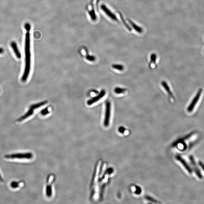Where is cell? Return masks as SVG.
Returning <instances> with one entry per match:
<instances>
[{"mask_svg":"<svg viewBox=\"0 0 204 204\" xmlns=\"http://www.w3.org/2000/svg\"><path fill=\"white\" fill-rule=\"evenodd\" d=\"M30 34L29 32L26 33L25 45V68L22 75L21 80L22 82H26L29 77L31 68V53L30 45Z\"/></svg>","mask_w":204,"mask_h":204,"instance_id":"6da1fadb","label":"cell"},{"mask_svg":"<svg viewBox=\"0 0 204 204\" xmlns=\"http://www.w3.org/2000/svg\"><path fill=\"white\" fill-rule=\"evenodd\" d=\"M33 154L30 152H17L11 154H6L4 158L7 160H30L33 159Z\"/></svg>","mask_w":204,"mask_h":204,"instance_id":"7a4b0ae2","label":"cell"},{"mask_svg":"<svg viewBox=\"0 0 204 204\" xmlns=\"http://www.w3.org/2000/svg\"><path fill=\"white\" fill-rule=\"evenodd\" d=\"M111 109V104L110 101H108L105 103V117H104V125L106 127L109 126L110 123Z\"/></svg>","mask_w":204,"mask_h":204,"instance_id":"3957f363","label":"cell"},{"mask_svg":"<svg viewBox=\"0 0 204 204\" xmlns=\"http://www.w3.org/2000/svg\"><path fill=\"white\" fill-rule=\"evenodd\" d=\"M202 89H200L199 90L196 96H195L194 98L192 101L191 104L189 105L187 109V111L188 112H192L195 106H196V103H197L201 95V93H202Z\"/></svg>","mask_w":204,"mask_h":204,"instance_id":"277c9868","label":"cell"},{"mask_svg":"<svg viewBox=\"0 0 204 204\" xmlns=\"http://www.w3.org/2000/svg\"><path fill=\"white\" fill-rule=\"evenodd\" d=\"M34 109L31 106H30L29 109H28V111L24 115L21 116L20 117L18 118L17 119L16 121L18 123H21L22 122L24 121L26 119L29 118L31 116L33 115Z\"/></svg>","mask_w":204,"mask_h":204,"instance_id":"5b68a950","label":"cell"},{"mask_svg":"<svg viewBox=\"0 0 204 204\" xmlns=\"http://www.w3.org/2000/svg\"><path fill=\"white\" fill-rule=\"evenodd\" d=\"M105 94V91L104 90H102L100 94H99L97 96L94 97L92 98L91 99H90L89 101H88L87 102V104L88 105H92L94 103H96V102H98V101L100 100L102 98L104 97V96Z\"/></svg>","mask_w":204,"mask_h":204,"instance_id":"8992f818","label":"cell"},{"mask_svg":"<svg viewBox=\"0 0 204 204\" xmlns=\"http://www.w3.org/2000/svg\"><path fill=\"white\" fill-rule=\"evenodd\" d=\"M161 85L163 88H164L165 91L167 92L168 95L169 99H170V101H173L174 100L175 98L174 97V94H173L172 92H171L170 86L165 81H163L161 82Z\"/></svg>","mask_w":204,"mask_h":204,"instance_id":"52a82bcc","label":"cell"},{"mask_svg":"<svg viewBox=\"0 0 204 204\" xmlns=\"http://www.w3.org/2000/svg\"><path fill=\"white\" fill-rule=\"evenodd\" d=\"M190 161L191 162L192 165L193 167L195 172H196L198 177L200 179H202L203 178L202 175L201 174L200 170L198 169V167L197 165H196V161H195L193 156H192V155L190 156Z\"/></svg>","mask_w":204,"mask_h":204,"instance_id":"ba28073f","label":"cell"},{"mask_svg":"<svg viewBox=\"0 0 204 204\" xmlns=\"http://www.w3.org/2000/svg\"><path fill=\"white\" fill-rule=\"evenodd\" d=\"M53 176H49V180H48V183H47L46 190V196L48 197H50L52 195V181H53Z\"/></svg>","mask_w":204,"mask_h":204,"instance_id":"9c48e42d","label":"cell"},{"mask_svg":"<svg viewBox=\"0 0 204 204\" xmlns=\"http://www.w3.org/2000/svg\"><path fill=\"white\" fill-rule=\"evenodd\" d=\"M176 159L182 164L183 166L186 169V170L189 173H192V171L191 167L188 165V164L186 163V162L185 161V160H184L181 156H179V155H177V156H176Z\"/></svg>","mask_w":204,"mask_h":204,"instance_id":"30bf717a","label":"cell"},{"mask_svg":"<svg viewBox=\"0 0 204 204\" xmlns=\"http://www.w3.org/2000/svg\"><path fill=\"white\" fill-rule=\"evenodd\" d=\"M11 46L12 48H13L14 52L15 54H16L17 58L18 59H21V54L20 52L18 49V47H17V43L14 41L12 42L11 43Z\"/></svg>","mask_w":204,"mask_h":204,"instance_id":"8fae6325","label":"cell"},{"mask_svg":"<svg viewBox=\"0 0 204 204\" xmlns=\"http://www.w3.org/2000/svg\"><path fill=\"white\" fill-rule=\"evenodd\" d=\"M156 57L155 54L152 55L150 57V61L149 63V67L151 68H155L156 63Z\"/></svg>","mask_w":204,"mask_h":204,"instance_id":"7c38bea8","label":"cell"},{"mask_svg":"<svg viewBox=\"0 0 204 204\" xmlns=\"http://www.w3.org/2000/svg\"><path fill=\"white\" fill-rule=\"evenodd\" d=\"M21 183L20 182L13 181L11 182L10 184V186L12 189H17L21 187Z\"/></svg>","mask_w":204,"mask_h":204,"instance_id":"4fadbf2b","label":"cell"},{"mask_svg":"<svg viewBox=\"0 0 204 204\" xmlns=\"http://www.w3.org/2000/svg\"><path fill=\"white\" fill-rule=\"evenodd\" d=\"M47 103H48V102H47V101H46L41 102L40 103H37V104H33V105H31V106H32L34 110H35V109H38V108H40V107L45 105L46 104H47Z\"/></svg>","mask_w":204,"mask_h":204,"instance_id":"5bb4252c","label":"cell"},{"mask_svg":"<svg viewBox=\"0 0 204 204\" xmlns=\"http://www.w3.org/2000/svg\"><path fill=\"white\" fill-rule=\"evenodd\" d=\"M114 92L116 94H125L127 91V90L125 89H123V88H115L114 89Z\"/></svg>","mask_w":204,"mask_h":204,"instance_id":"9a60e30c","label":"cell"},{"mask_svg":"<svg viewBox=\"0 0 204 204\" xmlns=\"http://www.w3.org/2000/svg\"><path fill=\"white\" fill-rule=\"evenodd\" d=\"M112 67L113 68L116 70L122 71L124 69V66L120 64H113L112 65Z\"/></svg>","mask_w":204,"mask_h":204,"instance_id":"2e32d148","label":"cell"},{"mask_svg":"<svg viewBox=\"0 0 204 204\" xmlns=\"http://www.w3.org/2000/svg\"><path fill=\"white\" fill-rule=\"evenodd\" d=\"M193 132L191 133V134H188V135H186V136H185V137H184V138H183V139H180V140L179 141H176V142H175V143H174V145H177V144L178 143L181 142L183 141L184 140H187V139H189V138H190V137H191L192 135V134H193Z\"/></svg>","mask_w":204,"mask_h":204,"instance_id":"e0dca14e","label":"cell"},{"mask_svg":"<svg viewBox=\"0 0 204 204\" xmlns=\"http://www.w3.org/2000/svg\"><path fill=\"white\" fill-rule=\"evenodd\" d=\"M49 113L48 108H45L41 111V114L42 115L45 116L47 115Z\"/></svg>","mask_w":204,"mask_h":204,"instance_id":"ac0fdd59","label":"cell"},{"mask_svg":"<svg viewBox=\"0 0 204 204\" xmlns=\"http://www.w3.org/2000/svg\"><path fill=\"white\" fill-rule=\"evenodd\" d=\"M25 27L27 32H29L31 30V26L28 23H26L25 25Z\"/></svg>","mask_w":204,"mask_h":204,"instance_id":"d6986e66","label":"cell"},{"mask_svg":"<svg viewBox=\"0 0 204 204\" xmlns=\"http://www.w3.org/2000/svg\"><path fill=\"white\" fill-rule=\"evenodd\" d=\"M86 58L87 59L90 61H94L95 59V57L93 56H88Z\"/></svg>","mask_w":204,"mask_h":204,"instance_id":"ffe728a7","label":"cell"},{"mask_svg":"<svg viewBox=\"0 0 204 204\" xmlns=\"http://www.w3.org/2000/svg\"><path fill=\"white\" fill-rule=\"evenodd\" d=\"M5 182V180L4 178L2 176V174H1V173L0 172V183H3Z\"/></svg>","mask_w":204,"mask_h":204,"instance_id":"44dd1931","label":"cell"},{"mask_svg":"<svg viewBox=\"0 0 204 204\" xmlns=\"http://www.w3.org/2000/svg\"><path fill=\"white\" fill-rule=\"evenodd\" d=\"M198 164L201 167V168H202V170H203L204 172V164L203 163L202 161H199Z\"/></svg>","mask_w":204,"mask_h":204,"instance_id":"7402d4cb","label":"cell"},{"mask_svg":"<svg viewBox=\"0 0 204 204\" xmlns=\"http://www.w3.org/2000/svg\"><path fill=\"white\" fill-rule=\"evenodd\" d=\"M146 198L147 199L150 200V201H153V202H155L156 203L157 202V201H156V200H155L154 199L152 198L149 197V196H147Z\"/></svg>","mask_w":204,"mask_h":204,"instance_id":"603a6c76","label":"cell"},{"mask_svg":"<svg viewBox=\"0 0 204 204\" xmlns=\"http://www.w3.org/2000/svg\"><path fill=\"white\" fill-rule=\"evenodd\" d=\"M4 52V49L2 48H0V54H3Z\"/></svg>","mask_w":204,"mask_h":204,"instance_id":"cb8c5ba5","label":"cell"}]
</instances>
